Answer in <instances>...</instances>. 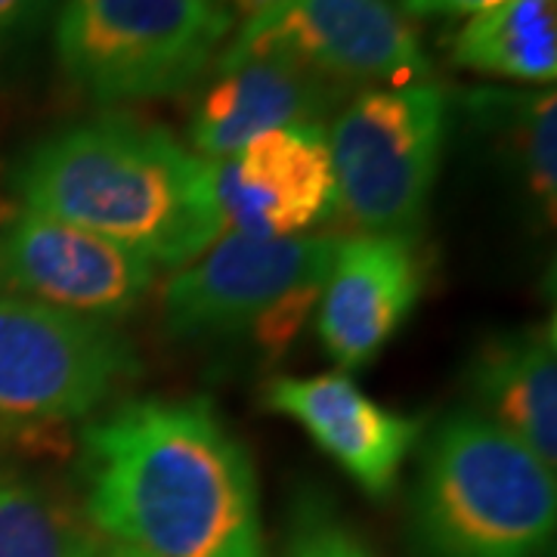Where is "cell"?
<instances>
[{
    "mask_svg": "<svg viewBox=\"0 0 557 557\" xmlns=\"http://www.w3.org/2000/svg\"><path fill=\"white\" fill-rule=\"evenodd\" d=\"M84 515L149 557H267L258 478L205 399H137L81 434Z\"/></svg>",
    "mask_w": 557,
    "mask_h": 557,
    "instance_id": "1",
    "label": "cell"
},
{
    "mask_svg": "<svg viewBox=\"0 0 557 557\" xmlns=\"http://www.w3.org/2000/svg\"><path fill=\"white\" fill-rule=\"evenodd\" d=\"M20 208L180 270L214 245V168L159 124L97 115L38 139L10 171Z\"/></svg>",
    "mask_w": 557,
    "mask_h": 557,
    "instance_id": "2",
    "label": "cell"
},
{
    "mask_svg": "<svg viewBox=\"0 0 557 557\" xmlns=\"http://www.w3.org/2000/svg\"><path fill=\"white\" fill-rule=\"evenodd\" d=\"M412 518L431 557H545L555 468L478 412L443 418L421 453Z\"/></svg>",
    "mask_w": 557,
    "mask_h": 557,
    "instance_id": "3",
    "label": "cell"
},
{
    "mask_svg": "<svg viewBox=\"0 0 557 557\" xmlns=\"http://www.w3.org/2000/svg\"><path fill=\"white\" fill-rule=\"evenodd\" d=\"M338 236L255 239L220 233L161 288V319L174 338L251 335L282 357L317 313Z\"/></svg>",
    "mask_w": 557,
    "mask_h": 557,
    "instance_id": "4",
    "label": "cell"
},
{
    "mask_svg": "<svg viewBox=\"0 0 557 557\" xmlns=\"http://www.w3.org/2000/svg\"><path fill=\"white\" fill-rule=\"evenodd\" d=\"M453 131L437 81L359 90L325 127L338 208L372 236L418 239Z\"/></svg>",
    "mask_w": 557,
    "mask_h": 557,
    "instance_id": "5",
    "label": "cell"
},
{
    "mask_svg": "<svg viewBox=\"0 0 557 557\" xmlns=\"http://www.w3.org/2000/svg\"><path fill=\"white\" fill-rule=\"evenodd\" d=\"M233 22L223 0H62L53 38L65 78L112 106L193 87Z\"/></svg>",
    "mask_w": 557,
    "mask_h": 557,
    "instance_id": "6",
    "label": "cell"
},
{
    "mask_svg": "<svg viewBox=\"0 0 557 557\" xmlns=\"http://www.w3.org/2000/svg\"><path fill=\"white\" fill-rule=\"evenodd\" d=\"M137 372V354L115 325L0 295V434L90 418Z\"/></svg>",
    "mask_w": 557,
    "mask_h": 557,
    "instance_id": "7",
    "label": "cell"
},
{
    "mask_svg": "<svg viewBox=\"0 0 557 557\" xmlns=\"http://www.w3.org/2000/svg\"><path fill=\"white\" fill-rule=\"evenodd\" d=\"M251 57L292 62L344 94L431 81L416 25L391 0H288L242 22L218 69Z\"/></svg>",
    "mask_w": 557,
    "mask_h": 557,
    "instance_id": "8",
    "label": "cell"
},
{
    "mask_svg": "<svg viewBox=\"0 0 557 557\" xmlns=\"http://www.w3.org/2000/svg\"><path fill=\"white\" fill-rule=\"evenodd\" d=\"M152 282L149 260L81 226L25 208L0 223V295L112 325Z\"/></svg>",
    "mask_w": 557,
    "mask_h": 557,
    "instance_id": "9",
    "label": "cell"
},
{
    "mask_svg": "<svg viewBox=\"0 0 557 557\" xmlns=\"http://www.w3.org/2000/svg\"><path fill=\"white\" fill-rule=\"evenodd\" d=\"M211 168L223 233L292 239L338 211L325 124L267 131Z\"/></svg>",
    "mask_w": 557,
    "mask_h": 557,
    "instance_id": "10",
    "label": "cell"
},
{
    "mask_svg": "<svg viewBox=\"0 0 557 557\" xmlns=\"http://www.w3.org/2000/svg\"><path fill=\"white\" fill-rule=\"evenodd\" d=\"M424 288L416 239L359 233L338 242L322 285L317 332L341 372L379 357L403 329Z\"/></svg>",
    "mask_w": 557,
    "mask_h": 557,
    "instance_id": "11",
    "label": "cell"
},
{
    "mask_svg": "<svg viewBox=\"0 0 557 557\" xmlns=\"http://www.w3.org/2000/svg\"><path fill=\"white\" fill-rule=\"evenodd\" d=\"M267 409L298 421L317 446L338 461L369 496L384 498L416 449L421 421L397 416L369 397L347 372L310 379H273Z\"/></svg>",
    "mask_w": 557,
    "mask_h": 557,
    "instance_id": "12",
    "label": "cell"
},
{
    "mask_svg": "<svg viewBox=\"0 0 557 557\" xmlns=\"http://www.w3.org/2000/svg\"><path fill=\"white\" fill-rule=\"evenodd\" d=\"M347 94L298 65L251 57L218 69L189 121V139L205 161L233 159L267 131L322 124Z\"/></svg>",
    "mask_w": 557,
    "mask_h": 557,
    "instance_id": "13",
    "label": "cell"
},
{
    "mask_svg": "<svg viewBox=\"0 0 557 557\" xmlns=\"http://www.w3.org/2000/svg\"><path fill=\"white\" fill-rule=\"evenodd\" d=\"M471 403L486 421L557 465V329L545 319L493 335L471 362Z\"/></svg>",
    "mask_w": 557,
    "mask_h": 557,
    "instance_id": "14",
    "label": "cell"
},
{
    "mask_svg": "<svg viewBox=\"0 0 557 557\" xmlns=\"http://www.w3.org/2000/svg\"><path fill=\"white\" fill-rule=\"evenodd\" d=\"M468 119L480 127L502 164L518 180L545 226L557 208V97L555 90H471L461 94Z\"/></svg>",
    "mask_w": 557,
    "mask_h": 557,
    "instance_id": "15",
    "label": "cell"
},
{
    "mask_svg": "<svg viewBox=\"0 0 557 557\" xmlns=\"http://www.w3.org/2000/svg\"><path fill=\"white\" fill-rule=\"evenodd\" d=\"M456 65L520 84H555L557 0H502L468 16L449 40Z\"/></svg>",
    "mask_w": 557,
    "mask_h": 557,
    "instance_id": "16",
    "label": "cell"
},
{
    "mask_svg": "<svg viewBox=\"0 0 557 557\" xmlns=\"http://www.w3.org/2000/svg\"><path fill=\"white\" fill-rule=\"evenodd\" d=\"M100 533L38 483L0 468V557H87Z\"/></svg>",
    "mask_w": 557,
    "mask_h": 557,
    "instance_id": "17",
    "label": "cell"
},
{
    "mask_svg": "<svg viewBox=\"0 0 557 557\" xmlns=\"http://www.w3.org/2000/svg\"><path fill=\"white\" fill-rule=\"evenodd\" d=\"M285 557H375L366 542L341 523L322 502H304Z\"/></svg>",
    "mask_w": 557,
    "mask_h": 557,
    "instance_id": "18",
    "label": "cell"
},
{
    "mask_svg": "<svg viewBox=\"0 0 557 557\" xmlns=\"http://www.w3.org/2000/svg\"><path fill=\"white\" fill-rule=\"evenodd\" d=\"M53 7L57 0H0V50L35 38Z\"/></svg>",
    "mask_w": 557,
    "mask_h": 557,
    "instance_id": "19",
    "label": "cell"
},
{
    "mask_svg": "<svg viewBox=\"0 0 557 557\" xmlns=\"http://www.w3.org/2000/svg\"><path fill=\"white\" fill-rule=\"evenodd\" d=\"M502 0H403L399 10L416 20H431V16H474L480 10H490Z\"/></svg>",
    "mask_w": 557,
    "mask_h": 557,
    "instance_id": "20",
    "label": "cell"
},
{
    "mask_svg": "<svg viewBox=\"0 0 557 557\" xmlns=\"http://www.w3.org/2000/svg\"><path fill=\"white\" fill-rule=\"evenodd\" d=\"M223 3H226V10H230L233 20L239 16L242 22H248L258 20L263 13H270V10H276V7L288 3V0H223Z\"/></svg>",
    "mask_w": 557,
    "mask_h": 557,
    "instance_id": "21",
    "label": "cell"
},
{
    "mask_svg": "<svg viewBox=\"0 0 557 557\" xmlns=\"http://www.w3.org/2000/svg\"><path fill=\"white\" fill-rule=\"evenodd\" d=\"M87 557H149L143 555V552H134V548H127V545H121V542H112V539H102L94 545V552Z\"/></svg>",
    "mask_w": 557,
    "mask_h": 557,
    "instance_id": "22",
    "label": "cell"
}]
</instances>
